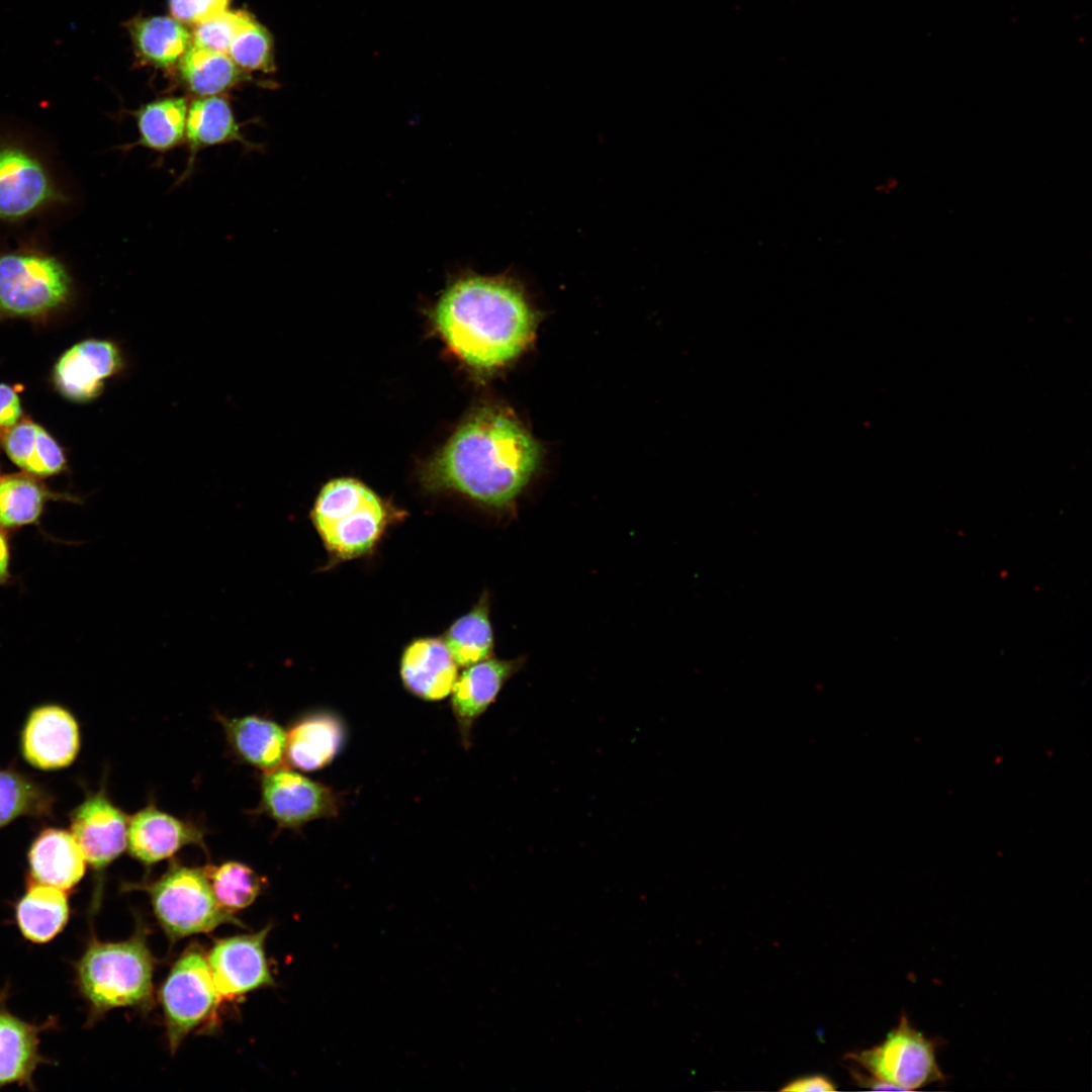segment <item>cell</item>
Returning a JSON list of instances; mask_svg holds the SVG:
<instances>
[{
  "label": "cell",
  "mask_w": 1092,
  "mask_h": 1092,
  "mask_svg": "<svg viewBox=\"0 0 1092 1092\" xmlns=\"http://www.w3.org/2000/svg\"><path fill=\"white\" fill-rule=\"evenodd\" d=\"M486 592L465 615L454 621L444 633V642L458 666H469L491 657L494 648Z\"/></svg>",
  "instance_id": "cell-24"
},
{
  "label": "cell",
  "mask_w": 1092,
  "mask_h": 1092,
  "mask_svg": "<svg viewBox=\"0 0 1092 1092\" xmlns=\"http://www.w3.org/2000/svg\"><path fill=\"white\" fill-rule=\"evenodd\" d=\"M38 426L30 422H22L9 429L4 447L9 458L20 468L24 469L35 444Z\"/></svg>",
  "instance_id": "cell-35"
},
{
  "label": "cell",
  "mask_w": 1092,
  "mask_h": 1092,
  "mask_svg": "<svg viewBox=\"0 0 1092 1092\" xmlns=\"http://www.w3.org/2000/svg\"><path fill=\"white\" fill-rule=\"evenodd\" d=\"M899 185V181L895 178L885 180L879 185V188L884 193H890L896 189Z\"/></svg>",
  "instance_id": "cell-39"
},
{
  "label": "cell",
  "mask_w": 1092,
  "mask_h": 1092,
  "mask_svg": "<svg viewBox=\"0 0 1092 1092\" xmlns=\"http://www.w3.org/2000/svg\"><path fill=\"white\" fill-rule=\"evenodd\" d=\"M154 969L146 930L140 928L124 941H92L79 963L78 976L94 1010L104 1012L117 1007H148Z\"/></svg>",
  "instance_id": "cell-4"
},
{
  "label": "cell",
  "mask_w": 1092,
  "mask_h": 1092,
  "mask_svg": "<svg viewBox=\"0 0 1092 1092\" xmlns=\"http://www.w3.org/2000/svg\"><path fill=\"white\" fill-rule=\"evenodd\" d=\"M65 464L63 452L55 440L38 426L33 451L24 467L27 472L37 476H49L60 472Z\"/></svg>",
  "instance_id": "cell-33"
},
{
  "label": "cell",
  "mask_w": 1092,
  "mask_h": 1092,
  "mask_svg": "<svg viewBox=\"0 0 1092 1092\" xmlns=\"http://www.w3.org/2000/svg\"><path fill=\"white\" fill-rule=\"evenodd\" d=\"M33 882L69 890L84 876L85 856L73 834L60 828H46L28 851Z\"/></svg>",
  "instance_id": "cell-20"
},
{
  "label": "cell",
  "mask_w": 1092,
  "mask_h": 1092,
  "mask_svg": "<svg viewBox=\"0 0 1092 1092\" xmlns=\"http://www.w3.org/2000/svg\"><path fill=\"white\" fill-rule=\"evenodd\" d=\"M524 665V658L489 657L466 666L451 692V706L463 745H470L475 721L495 701L506 682Z\"/></svg>",
  "instance_id": "cell-15"
},
{
  "label": "cell",
  "mask_w": 1092,
  "mask_h": 1092,
  "mask_svg": "<svg viewBox=\"0 0 1092 1092\" xmlns=\"http://www.w3.org/2000/svg\"><path fill=\"white\" fill-rule=\"evenodd\" d=\"M399 674L404 688L414 696L439 701L451 694L458 677V664L444 640L422 637L403 649Z\"/></svg>",
  "instance_id": "cell-17"
},
{
  "label": "cell",
  "mask_w": 1092,
  "mask_h": 1092,
  "mask_svg": "<svg viewBox=\"0 0 1092 1092\" xmlns=\"http://www.w3.org/2000/svg\"><path fill=\"white\" fill-rule=\"evenodd\" d=\"M140 889L148 893L154 914L172 942L211 932L222 924L245 926L216 900L205 868L174 862L159 879Z\"/></svg>",
  "instance_id": "cell-5"
},
{
  "label": "cell",
  "mask_w": 1092,
  "mask_h": 1092,
  "mask_svg": "<svg viewBox=\"0 0 1092 1092\" xmlns=\"http://www.w3.org/2000/svg\"><path fill=\"white\" fill-rule=\"evenodd\" d=\"M189 844L204 847L202 830L153 804L129 818L126 847L144 864L169 858Z\"/></svg>",
  "instance_id": "cell-16"
},
{
  "label": "cell",
  "mask_w": 1092,
  "mask_h": 1092,
  "mask_svg": "<svg viewBox=\"0 0 1092 1092\" xmlns=\"http://www.w3.org/2000/svg\"><path fill=\"white\" fill-rule=\"evenodd\" d=\"M253 22L252 17L245 11L224 10L196 24L193 44L228 55L235 37Z\"/></svg>",
  "instance_id": "cell-31"
},
{
  "label": "cell",
  "mask_w": 1092,
  "mask_h": 1092,
  "mask_svg": "<svg viewBox=\"0 0 1092 1092\" xmlns=\"http://www.w3.org/2000/svg\"><path fill=\"white\" fill-rule=\"evenodd\" d=\"M345 738V726L336 715L327 712L307 715L287 733L285 760L300 770L321 769L334 760Z\"/></svg>",
  "instance_id": "cell-19"
},
{
  "label": "cell",
  "mask_w": 1092,
  "mask_h": 1092,
  "mask_svg": "<svg viewBox=\"0 0 1092 1092\" xmlns=\"http://www.w3.org/2000/svg\"><path fill=\"white\" fill-rule=\"evenodd\" d=\"M179 71L188 89L200 97L217 95L241 79V72L229 55L195 44L181 57Z\"/></svg>",
  "instance_id": "cell-25"
},
{
  "label": "cell",
  "mask_w": 1092,
  "mask_h": 1092,
  "mask_svg": "<svg viewBox=\"0 0 1092 1092\" xmlns=\"http://www.w3.org/2000/svg\"><path fill=\"white\" fill-rule=\"evenodd\" d=\"M120 348L107 340L82 341L67 350L57 362L55 382L67 398L85 402L97 397L105 380L124 368Z\"/></svg>",
  "instance_id": "cell-14"
},
{
  "label": "cell",
  "mask_w": 1092,
  "mask_h": 1092,
  "mask_svg": "<svg viewBox=\"0 0 1092 1092\" xmlns=\"http://www.w3.org/2000/svg\"><path fill=\"white\" fill-rule=\"evenodd\" d=\"M184 143L188 159L179 183L193 172L196 156L201 150L234 143L248 151L259 150L257 144L243 134L230 103L217 95L198 98L188 106Z\"/></svg>",
  "instance_id": "cell-18"
},
{
  "label": "cell",
  "mask_w": 1092,
  "mask_h": 1092,
  "mask_svg": "<svg viewBox=\"0 0 1092 1092\" xmlns=\"http://www.w3.org/2000/svg\"><path fill=\"white\" fill-rule=\"evenodd\" d=\"M68 200L38 153L16 140L0 141V222L18 223Z\"/></svg>",
  "instance_id": "cell-7"
},
{
  "label": "cell",
  "mask_w": 1092,
  "mask_h": 1092,
  "mask_svg": "<svg viewBox=\"0 0 1092 1092\" xmlns=\"http://www.w3.org/2000/svg\"><path fill=\"white\" fill-rule=\"evenodd\" d=\"M260 809L279 826L298 828L337 816L340 796L330 787L281 766L263 774Z\"/></svg>",
  "instance_id": "cell-10"
},
{
  "label": "cell",
  "mask_w": 1092,
  "mask_h": 1092,
  "mask_svg": "<svg viewBox=\"0 0 1092 1092\" xmlns=\"http://www.w3.org/2000/svg\"><path fill=\"white\" fill-rule=\"evenodd\" d=\"M310 518L331 561L338 563L370 553L397 516L367 485L341 477L322 487Z\"/></svg>",
  "instance_id": "cell-3"
},
{
  "label": "cell",
  "mask_w": 1092,
  "mask_h": 1092,
  "mask_svg": "<svg viewBox=\"0 0 1092 1092\" xmlns=\"http://www.w3.org/2000/svg\"><path fill=\"white\" fill-rule=\"evenodd\" d=\"M188 104L182 97L150 102L134 112L138 140L130 147H143L165 154L185 141Z\"/></svg>",
  "instance_id": "cell-22"
},
{
  "label": "cell",
  "mask_w": 1092,
  "mask_h": 1092,
  "mask_svg": "<svg viewBox=\"0 0 1092 1092\" xmlns=\"http://www.w3.org/2000/svg\"><path fill=\"white\" fill-rule=\"evenodd\" d=\"M75 717L62 706L41 705L30 711L20 735V750L32 766L52 770L70 765L80 750Z\"/></svg>",
  "instance_id": "cell-13"
},
{
  "label": "cell",
  "mask_w": 1092,
  "mask_h": 1092,
  "mask_svg": "<svg viewBox=\"0 0 1092 1092\" xmlns=\"http://www.w3.org/2000/svg\"><path fill=\"white\" fill-rule=\"evenodd\" d=\"M783 1091H798V1092H825L834 1091L835 1087L833 1083L826 1077L814 1075L804 1078H799L789 1083L782 1088Z\"/></svg>",
  "instance_id": "cell-37"
},
{
  "label": "cell",
  "mask_w": 1092,
  "mask_h": 1092,
  "mask_svg": "<svg viewBox=\"0 0 1092 1092\" xmlns=\"http://www.w3.org/2000/svg\"><path fill=\"white\" fill-rule=\"evenodd\" d=\"M541 447L509 411L486 406L473 413L423 473L429 489L453 490L503 509L537 470Z\"/></svg>",
  "instance_id": "cell-1"
},
{
  "label": "cell",
  "mask_w": 1092,
  "mask_h": 1092,
  "mask_svg": "<svg viewBox=\"0 0 1092 1092\" xmlns=\"http://www.w3.org/2000/svg\"><path fill=\"white\" fill-rule=\"evenodd\" d=\"M433 321L451 350L469 366L492 370L533 341L537 314L512 276L465 274L439 297Z\"/></svg>",
  "instance_id": "cell-2"
},
{
  "label": "cell",
  "mask_w": 1092,
  "mask_h": 1092,
  "mask_svg": "<svg viewBox=\"0 0 1092 1092\" xmlns=\"http://www.w3.org/2000/svg\"><path fill=\"white\" fill-rule=\"evenodd\" d=\"M70 820L71 833L93 869H104L126 848L129 818L104 790L87 795Z\"/></svg>",
  "instance_id": "cell-12"
},
{
  "label": "cell",
  "mask_w": 1092,
  "mask_h": 1092,
  "mask_svg": "<svg viewBox=\"0 0 1092 1092\" xmlns=\"http://www.w3.org/2000/svg\"><path fill=\"white\" fill-rule=\"evenodd\" d=\"M219 720L231 748L242 761L264 772L283 765L287 733L276 722L259 716Z\"/></svg>",
  "instance_id": "cell-21"
},
{
  "label": "cell",
  "mask_w": 1092,
  "mask_h": 1092,
  "mask_svg": "<svg viewBox=\"0 0 1092 1092\" xmlns=\"http://www.w3.org/2000/svg\"><path fill=\"white\" fill-rule=\"evenodd\" d=\"M272 50L269 32L253 22L235 37L228 55L244 69L269 72L274 70Z\"/></svg>",
  "instance_id": "cell-32"
},
{
  "label": "cell",
  "mask_w": 1092,
  "mask_h": 1092,
  "mask_svg": "<svg viewBox=\"0 0 1092 1092\" xmlns=\"http://www.w3.org/2000/svg\"><path fill=\"white\" fill-rule=\"evenodd\" d=\"M9 547L5 534L0 531V583L8 576Z\"/></svg>",
  "instance_id": "cell-38"
},
{
  "label": "cell",
  "mask_w": 1092,
  "mask_h": 1092,
  "mask_svg": "<svg viewBox=\"0 0 1092 1092\" xmlns=\"http://www.w3.org/2000/svg\"><path fill=\"white\" fill-rule=\"evenodd\" d=\"M230 0H170L171 13L180 22L199 24L225 10Z\"/></svg>",
  "instance_id": "cell-34"
},
{
  "label": "cell",
  "mask_w": 1092,
  "mask_h": 1092,
  "mask_svg": "<svg viewBox=\"0 0 1092 1092\" xmlns=\"http://www.w3.org/2000/svg\"><path fill=\"white\" fill-rule=\"evenodd\" d=\"M46 492L32 478L8 476L0 480V527L16 528L35 522L41 514Z\"/></svg>",
  "instance_id": "cell-30"
},
{
  "label": "cell",
  "mask_w": 1092,
  "mask_h": 1092,
  "mask_svg": "<svg viewBox=\"0 0 1092 1092\" xmlns=\"http://www.w3.org/2000/svg\"><path fill=\"white\" fill-rule=\"evenodd\" d=\"M204 868L216 900L234 913L250 906L264 884L253 869L239 861Z\"/></svg>",
  "instance_id": "cell-29"
},
{
  "label": "cell",
  "mask_w": 1092,
  "mask_h": 1092,
  "mask_svg": "<svg viewBox=\"0 0 1092 1092\" xmlns=\"http://www.w3.org/2000/svg\"><path fill=\"white\" fill-rule=\"evenodd\" d=\"M53 795L31 778L12 768L0 769V827L18 817H49Z\"/></svg>",
  "instance_id": "cell-28"
},
{
  "label": "cell",
  "mask_w": 1092,
  "mask_h": 1092,
  "mask_svg": "<svg viewBox=\"0 0 1092 1092\" xmlns=\"http://www.w3.org/2000/svg\"><path fill=\"white\" fill-rule=\"evenodd\" d=\"M20 414V402L16 392L10 386L0 384V429H11Z\"/></svg>",
  "instance_id": "cell-36"
},
{
  "label": "cell",
  "mask_w": 1092,
  "mask_h": 1092,
  "mask_svg": "<svg viewBox=\"0 0 1092 1092\" xmlns=\"http://www.w3.org/2000/svg\"><path fill=\"white\" fill-rule=\"evenodd\" d=\"M69 915L64 890L33 882L16 909L24 936L35 942L51 940L62 930Z\"/></svg>",
  "instance_id": "cell-23"
},
{
  "label": "cell",
  "mask_w": 1092,
  "mask_h": 1092,
  "mask_svg": "<svg viewBox=\"0 0 1092 1092\" xmlns=\"http://www.w3.org/2000/svg\"><path fill=\"white\" fill-rule=\"evenodd\" d=\"M867 1076L915 1091L944 1079L936 1062L935 1043L914 1028L906 1016L878 1045L850 1054Z\"/></svg>",
  "instance_id": "cell-9"
},
{
  "label": "cell",
  "mask_w": 1092,
  "mask_h": 1092,
  "mask_svg": "<svg viewBox=\"0 0 1092 1092\" xmlns=\"http://www.w3.org/2000/svg\"><path fill=\"white\" fill-rule=\"evenodd\" d=\"M33 1028L7 1013H0V1085L28 1078L37 1062Z\"/></svg>",
  "instance_id": "cell-27"
},
{
  "label": "cell",
  "mask_w": 1092,
  "mask_h": 1092,
  "mask_svg": "<svg viewBox=\"0 0 1092 1092\" xmlns=\"http://www.w3.org/2000/svg\"><path fill=\"white\" fill-rule=\"evenodd\" d=\"M271 926L214 942L207 962L221 999H236L256 989L275 985L265 952Z\"/></svg>",
  "instance_id": "cell-11"
},
{
  "label": "cell",
  "mask_w": 1092,
  "mask_h": 1092,
  "mask_svg": "<svg viewBox=\"0 0 1092 1092\" xmlns=\"http://www.w3.org/2000/svg\"><path fill=\"white\" fill-rule=\"evenodd\" d=\"M160 999L174 1054L192 1030L210 1020L221 999L200 947L190 946L175 962L163 983Z\"/></svg>",
  "instance_id": "cell-8"
},
{
  "label": "cell",
  "mask_w": 1092,
  "mask_h": 1092,
  "mask_svg": "<svg viewBox=\"0 0 1092 1092\" xmlns=\"http://www.w3.org/2000/svg\"><path fill=\"white\" fill-rule=\"evenodd\" d=\"M71 295V276L52 253L32 244L0 249V316H42Z\"/></svg>",
  "instance_id": "cell-6"
},
{
  "label": "cell",
  "mask_w": 1092,
  "mask_h": 1092,
  "mask_svg": "<svg viewBox=\"0 0 1092 1092\" xmlns=\"http://www.w3.org/2000/svg\"><path fill=\"white\" fill-rule=\"evenodd\" d=\"M130 32L139 54L159 67L175 64L191 46V35L175 18L156 16L134 20Z\"/></svg>",
  "instance_id": "cell-26"
}]
</instances>
